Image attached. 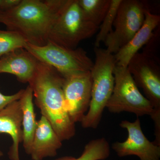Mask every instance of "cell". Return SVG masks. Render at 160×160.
<instances>
[{"mask_svg": "<svg viewBox=\"0 0 160 160\" xmlns=\"http://www.w3.org/2000/svg\"><path fill=\"white\" fill-rule=\"evenodd\" d=\"M120 126L127 130L128 136L125 142H117L112 145V149L119 157L135 155L140 160H160V146L145 136L138 118L134 122L122 121Z\"/></svg>", "mask_w": 160, "mask_h": 160, "instance_id": "10", "label": "cell"}, {"mask_svg": "<svg viewBox=\"0 0 160 160\" xmlns=\"http://www.w3.org/2000/svg\"><path fill=\"white\" fill-rule=\"evenodd\" d=\"M68 0H21L0 14V23L20 34L27 43L43 46Z\"/></svg>", "mask_w": 160, "mask_h": 160, "instance_id": "1", "label": "cell"}, {"mask_svg": "<svg viewBox=\"0 0 160 160\" xmlns=\"http://www.w3.org/2000/svg\"><path fill=\"white\" fill-rule=\"evenodd\" d=\"M110 148L105 138L92 140L86 144L81 156L78 158L65 156L55 160H104L109 157Z\"/></svg>", "mask_w": 160, "mask_h": 160, "instance_id": "16", "label": "cell"}, {"mask_svg": "<svg viewBox=\"0 0 160 160\" xmlns=\"http://www.w3.org/2000/svg\"><path fill=\"white\" fill-rule=\"evenodd\" d=\"M25 49L39 62L56 69L64 78L90 72L93 65L87 52L82 48L69 49L49 41L41 46L27 43Z\"/></svg>", "mask_w": 160, "mask_h": 160, "instance_id": "5", "label": "cell"}, {"mask_svg": "<svg viewBox=\"0 0 160 160\" xmlns=\"http://www.w3.org/2000/svg\"><path fill=\"white\" fill-rule=\"evenodd\" d=\"M21 0H0V14L17 5Z\"/></svg>", "mask_w": 160, "mask_h": 160, "instance_id": "21", "label": "cell"}, {"mask_svg": "<svg viewBox=\"0 0 160 160\" xmlns=\"http://www.w3.org/2000/svg\"><path fill=\"white\" fill-rule=\"evenodd\" d=\"M78 1L86 18L89 22L99 28L109 10L111 0H78Z\"/></svg>", "mask_w": 160, "mask_h": 160, "instance_id": "17", "label": "cell"}, {"mask_svg": "<svg viewBox=\"0 0 160 160\" xmlns=\"http://www.w3.org/2000/svg\"><path fill=\"white\" fill-rule=\"evenodd\" d=\"M160 22V16L153 14L149 9H147L142 27L129 42L114 54L116 65L127 67L132 58L151 40L153 31Z\"/></svg>", "mask_w": 160, "mask_h": 160, "instance_id": "13", "label": "cell"}, {"mask_svg": "<svg viewBox=\"0 0 160 160\" xmlns=\"http://www.w3.org/2000/svg\"><path fill=\"white\" fill-rule=\"evenodd\" d=\"M122 1L111 0L109 10L99 27L98 32L95 41V47H99L100 44L104 42L108 35L112 31L118 9Z\"/></svg>", "mask_w": 160, "mask_h": 160, "instance_id": "18", "label": "cell"}, {"mask_svg": "<svg viewBox=\"0 0 160 160\" xmlns=\"http://www.w3.org/2000/svg\"><path fill=\"white\" fill-rule=\"evenodd\" d=\"M98 28L85 16L78 0H68L52 27L48 41L76 49L80 42L92 37Z\"/></svg>", "mask_w": 160, "mask_h": 160, "instance_id": "4", "label": "cell"}, {"mask_svg": "<svg viewBox=\"0 0 160 160\" xmlns=\"http://www.w3.org/2000/svg\"><path fill=\"white\" fill-rule=\"evenodd\" d=\"M92 82L90 72L64 78L63 91L66 109L74 123L81 122L89 109Z\"/></svg>", "mask_w": 160, "mask_h": 160, "instance_id": "9", "label": "cell"}, {"mask_svg": "<svg viewBox=\"0 0 160 160\" xmlns=\"http://www.w3.org/2000/svg\"><path fill=\"white\" fill-rule=\"evenodd\" d=\"M27 43L26 40L17 32L0 30V58L16 49L25 48Z\"/></svg>", "mask_w": 160, "mask_h": 160, "instance_id": "19", "label": "cell"}, {"mask_svg": "<svg viewBox=\"0 0 160 160\" xmlns=\"http://www.w3.org/2000/svg\"><path fill=\"white\" fill-rule=\"evenodd\" d=\"M62 142L49 121L42 116L38 121L29 155L32 160L54 157L62 146Z\"/></svg>", "mask_w": 160, "mask_h": 160, "instance_id": "12", "label": "cell"}, {"mask_svg": "<svg viewBox=\"0 0 160 160\" xmlns=\"http://www.w3.org/2000/svg\"><path fill=\"white\" fill-rule=\"evenodd\" d=\"M38 63L25 48L17 49L0 58V73L12 74L19 82L29 83L34 77Z\"/></svg>", "mask_w": 160, "mask_h": 160, "instance_id": "11", "label": "cell"}, {"mask_svg": "<svg viewBox=\"0 0 160 160\" xmlns=\"http://www.w3.org/2000/svg\"><path fill=\"white\" fill-rule=\"evenodd\" d=\"M33 98L32 89L30 86H28L24 89L22 95L19 99L22 114V142L25 152L28 155L30 153L38 124L35 113Z\"/></svg>", "mask_w": 160, "mask_h": 160, "instance_id": "15", "label": "cell"}, {"mask_svg": "<svg viewBox=\"0 0 160 160\" xmlns=\"http://www.w3.org/2000/svg\"><path fill=\"white\" fill-rule=\"evenodd\" d=\"M24 89H21L14 94L6 95L0 92V111H2L9 104L21 98Z\"/></svg>", "mask_w": 160, "mask_h": 160, "instance_id": "20", "label": "cell"}, {"mask_svg": "<svg viewBox=\"0 0 160 160\" xmlns=\"http://www.w3.org/2000/svg\"><path fill=\"white\" fill-rule=\"evenodd\" d=\"M3 155V153L1 151V150H0V158L2 157Z\"/></svg>", "mask_w": 160, "mask_h": 160, "instance_id": "22", "label": "cell"}, {"mask_svg": "<svg viewBox=\"0 0 160 160\" xmlns=\"http://www.w3.org/2000/svg\"><path fill=\"white\" fill-rule=\"evenodd\" d=\"M64 78L52 66L39 61L34 77L29 83L35 103L62 142L73 137L75 125L66 109L63 91Z\"/></svg>", "mask_w": 160, "mask_h": 160, "instance_id": "2", "label": "cell"}, {"mask_svg": "<svg viewBox=\"0 0 160 160\" xmlns=\"http://www.w3.org/2000/svg\"><path fill=\"white\" fill-rule=\"evenodd\" d=\"M22 120L19 100L12 102L0 111V133L9 135L12 139L8 152L11 160H20L19 146L23 138Z\"/></svg>", "mask_w": 160, "mask_h": 160, "instance_id": "14", "label": "cell"}, {"mask_svg": "<svg viewBox=\"0 0 160 160\" xmlns=\"http://www.w3.org/2000/svg\"><path fill=\"white\" fill-rule=\"evenodd\" d=\"M139 0H122L113 23L114 29L104 42L106 49L115 54L133 38L142 27L148 9Z\"/></svg>", "mask_w": 160, "mask_h": 160, "instance_id": "7", "label": "cell"}, {"mask_svg": "<svg viewBox=\"0 0 160 160\" xmlns=\"http://www.w3.org/2000/svg\"><path fill=\"white\" fill-rule=\"evenodd\" d=\"M114 86L106 108L112 113L127 112L138 117L153 112L151 102L140 92L127 67L115 66Z\"/></svg>", "mask_w": 160, "mask_h": 160, "instance_id": "6", "label": "cell"}, {"mask_svg": "<svg viewBox=\"0 0 160 160\" xmlns=\"http://www.w3.org/2000/svg\"><path fill=\"white\" fill-rule=\"evenodd\" d=\"M94 51L95 59L90 71L91 100L88 112L81 122L86 129L97 128L114 86L113 70L116 62L114 54L99 47H94Z\"/></svg>", "mask_w": 160, "mask_h": 160, "instance_id": "3", "label": "cell"}, {"mask_svg": "<svg viewBox=\"0 0 160 160\" xmlns=\"http://www.w3.org/2000/svg\"><path fill=\"white\" fill-rule=\"evenodd\" d=\"M127 68L137 86L143 89L151 102L153 122L160 121V70L159 66L146 52H138L129 62Z\"/></svg>", "mask_w": 160, "mask_h": 160, "instance_id": "8", "label": "cell"}]
</instances>
